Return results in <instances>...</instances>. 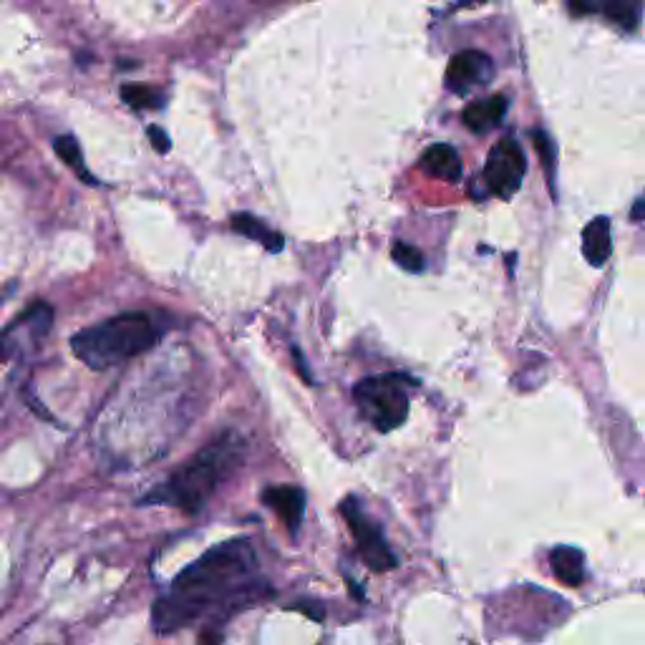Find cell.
<instances>
[{
  "instance_id": "cell-13",
  "label": "cell",
  "mask_w": 645,
  "mask_h": 645,
  "mask_svg": "<svg viewBox=\"0 0 645 645\" xmlns=\"http://www.w3.org/2000/svg\"><path fill=\"white\" fill-rule=\"evenodd\" d=\"M550 565L555 577L567 588H580L585 583V557L575 547L560 545L550 552Z\"/></svg>"
},
{
  "instance_id": "cell-7",
  "label": "cell",
  "mask_w": 645,
  "mask_h": 645,
  "mask_svg": "<svg viewBox=\"0 0 645 645\" xmlns=\"http://www.w3.org/2000/svg\"><path fill=\"white\" fill-rule=\"evenodd\" d=\"M492 76H494L492 58H489L484 51L467 48V51H459L451 56L449 66H446L444 84L446 89L454 91L457 96H467L469 91L489 84Z\"/></svg>"
},
{
  "instance_id": "cell-23",
  "label": "cell",
  "mask_w": 645,
  "mask_h": 645,
  "mask_svg": "<svg viewBox=\"0 0 645 645\" xmlns=\"http://www.w3.org/2000/svg\"><path fill=\"white\" fill-rule=\"evenodd\" d=\"M630 220H635V222L645 220V197L633 205V210H630Z\"/></svg>"
},
{
  "instance_id": "cell-15",
  "label": "cell",
  "mask_w": 645,
  "mask_h": 645,
  "mask_svg": "<svg viewBox=\"0 0 645 645\" xmlns=\"http://www.w3.org/2000/svg\"><path fill=\"white\" fill-rule=\"evenodd\" d=\"M53 152H56L63 162L69 164V167L74 169L86 184H96V177L86 169L84 152H81V144L76 142V137H71V134H66V137H56L53 139Z\"/></svg>"
},
{
  "instance_id": "cell-1",
  "label": "cell",
  "mask_w": 645,
  "mask_h": 645,
  "mask_svg": "<svg viewBox=\"0 0 645 645\" xmlns=\"http://www.w3.org/2000/svg\"><path fill=\"white\" fill-rule=\"evenodd\" d=\"M263 590L250 540H227L174 577L167 593L154 603L152 625L157 635L202 625V643H210V635L220 643L222 625L237 610L255 603Z\"/></svg>"
},
{
  "instance_id": "cell-21",
  "label": "cell",
  "mask_w": 645,
  "mask_h": 645,
  "mask_svg": "<svg viewBox=\"0 0 645 645\" xmlns=\"http://www.w3.org/2000/svg\"><path fill=\"white\" fill-rule=\"evenodd\" d=\"M295 610H303L305 615H308V618H313V620H323V608H320V605H310V603H298V605H293Z\"/></svg>"
},
{
  "instance_id": "cell-16",
  "label": "cell",
  "mask_w": 645,
  "mask_h": 645,
  "mask_svg": "<svg viewBox=\"0 0 645 645\" xmlns=\"http://www.w3.org/2000/svg\"><path fill=\"white\" fill-rule=\"evenodd\" d=\"M595 11L603 13L610 23L620 26L623 31H635L640 23V11L643 8L638 3H625V0H610V3H603V6H595Z\"/></svg>"
},
{
  "instance_id": "cell-17",
  "label": "cell",
  "mask_w": 645,
  "mask_h": 645,
  "mask_svg": "<svg viewBox=\"0 0 645 645\" xmlns=\"http://www.w3.org/2000/svg\"><path fill=\"white\" fill-rule=\"evenodd\" d=\"M121 99L132 106V109H142V111H154L164 106V96L159 94L157 89H152V86H137V84L121 86Z\"/></svg>"
},
{
  "instance_id": "cell-10",
  "label": "cell",
  "mask_w": 645,
  "mask_h": 645,
  "mask_svg": "<svg viewBox=\"0 0 645 645\" xmlns=\"http://www.w3.org/2000/svg\"><path fill=\"white\" fill-rule=\"evenodd\" d=\"M507 111H509L507 96L497 94V96H489V99L469 104L467 109H464L462 121L469 132L487 134V132H492L494 126H497L504 116H507Z\"/></svg>"
},
{
  "instance_id": "cell-14",
  "label": "cell",
  "mask_w": 645,
  "mask_h": 645,
  "mask_svg": "<svg viewBox=\"0 0 645 645\" xmlns=\"http://www.w3.org/2000/svg\"><path fill=\"white\" fill-rule=\"evenodd\" d=\"M230 225H232V230L237 232V235L250 237V240L260 242V245H263L268 252H280L285 247L283 235H280V232H275V230H270V227L265 225L263 220H257L255 215H247V212H237V215H232Z\"/></svg>"
},
{
  "instance_id": "cell-18",
  "label": "cell",
  "mask_w": 645,
  "mask_h": 645,
  "mask_svg": "<svg viewBox=\"0 0 645 645\" xmlns=\"http://www.w3.org/2000/svg\"><path fill=\"white\" fill-rule=\"evenodd\" d=\"M394 260L399 263V268L409 270V273H421L426 268V260L421 255L419 247L409 245V242H394V250H391Z\"/></svg>"
},
{
  "instance_id": "cell-5",
  "label": "cell",
  "mask_w": 645,
  "mask_h": 645,
  "mask_svg": "<svg viewBox=\"0 0 645 645\" xmlns=\"http://www.w3.org/2000/svg\"><path fill=\"white\" fill-rule=\"evenodd\" d=\"M525 172L527 159L520 142L512 137H504L502 142L494 144V149L487 157V164H484V184H487V192L489 195L502 197V200H509V197L522 187Z\"/></svg>"
},
{
  "instance_id": "cell-22",
  "label": "cell",
  "mask_w": 645,
  "mask_h": 645,
  "mask_svg": "<svg viewBox=\"0 0 645 645\" xmlns=\"http://www.w3.org/2000/svg\"><path fill=\"white\" fill-rule=\"evenodd\" d=\"M293 356H295V361H298V371H300V376L305 378V383H308V386H313V376H310L308 373V368H305V361H303V353L298 351V348H293Z\"/></svg>"
},
{
  "instance_id": "cell-3",
  "label": "cell",
  "mask_w": 645,
  "mask_h": 645,
  "mask_svg": "<svg viewBox=\"0 0 645 645\" xmlns=\"http://www.w3.org/2000/svg\"><path fill=\"white\" fill-rule=\"evenodd\" d=\"M162 328L147 313H121L114 318L84 328L71 338V351L91 371H106L124 361L142 356L157 346Z\"/></svg>"
},
{
  "instance_id": "cell-8",
  "label": "cell",
  "mask_w": 645,
  "mask_h": 645,
  "mask_svg": "<svg viewBox=\"0 0 645 645\" xmlns=\"http://www.w3.org/2000/svg\"><path fill=\"white\" fill-rule=\"evenodd\" d=\"M53 310L48 303H36L26 310L23 315H18L6 331L0 333V366L6 361H11L18 351H21L23 336H38L43 338L51 331Z\"/></svg>"
},
{
  "instance_id": "cell-6",
  "label": "cell",
  "mask_w": 645,
  "mask_h": 645,
  "mask_svg": "<svg viewBox=\"0 0 645 645\" xmlns=\"http://www.w3.org/2000/svg\"><path fill=\"white\" fill-rule=\"evenodd\" d=\"M341 512L346 517L348 527H351L353 537H356V547L361 552L363 562H366L371 570L376 572H389L396 567V555L391 552L389 542L383 537L381 527L376 522H371L366 514L358 507V499L348 497L346 502L341 504Z\"/></svg>"
},
{
  "instance_id": "cell-4",
  "label": "cell",
  "mask_w": 645,
  "mask_h": 645,
  "mask_svg": "<svg viewBox=\"0 0 645 645\" xmlns=\"http://www.w3.org/2000/svg\"><path fill=\"white\" fill-rule=\"evenodd\" d=\"M416 386L414 378L399 373L363 378L353 389L358 411L376 426L378 431H394L409 419V389Z\"/></svg>"
},
{
  "instance_id": "cell-11",
  "label": "cell",
  "mask_w": 645,
  "mask_h": 645,
  "mask_svg": "<svg viewBox=\"0 0 645 645\" xmlns=\"http://www.w3.org/2000/svg\"><path fill=\"white\" fill-rule=\"evenodd\" d=\"M583 255L593 268H603L613 255V232L608 217H595L583 230Z\"/></svg>"
},
{
  "instance_id": "cell-12",
  "label": "cell",
  "mask_w": 645,
  "mask_h": 645,
  "mask_svg": "<svg viewBox=\"0 0 645 645\" xmlns=\"http://www.w3.org/2000/svg\"><path fill=\"white\" fill-rule=\"evenodd\" d=\"M419 167L431 177L446 179V182H459L462 179V159L457 149L449 144H434L426 149L419 159Z\"/></svg>"
},
{
  "instance_id": "cell-2",
  "label": "cell",
  "mask_w": 645,
  "mask_h": 645,
  "mask_svg": "<svg viewBox=\"0 0 645 645\" xmlns=\"http://www.w3.org/2000/svg\"><path fill=\"white\" fill-rule=\"evenodd\" d=\"M242 459H245V439L237 431H225L205 449L197 451L177 472L169 474L162 484H157L152 492L144 494L139 504L144 507L164 504L187 514L200 512L217 487L240 467Z\"/></svg>"
},
{
  "instance_id": "cell-19",
  "label": "cell",
  "mask_w": 645,
  "mask_h": 645,
  "mask_svg": "<svg viewBox=\"0 0 645 645\" xmlns=\"http://www.w3.org/2000/svg\"><path fill=\"white\" fill-rule=\"evenodd\" d=\"M532 137H535V147H537V152H540L542 167H545L547 179H550V182H552V162H555V144L550 142V137H547L545 132H535V134H532Z\"/></svg>"
},
{
  "instance_id": "cell-20",
  "label": "cell",
  "mask_w": 645,
  "mask_h": 645,
  "mask_svg": "<svg viewBox=\"0 0 645 645\" xmlns=\"http://www.w3.org/2000/svg\"><path fill=\"white\" fill-rule=\"evenodd\" d=\"M149 139H152V147L157 149L159 154H167L172 149V142H169V134L164 132L162 126H149L147 129Z\"/></svg>"
},
{
  "instance_id": "cell-9",
  "label": "cell",
  "mask_w": 645,
  "mask_h": 645,
  "mask_svg": "<svg viewBox=\"0 0 645 645\" xmlns=\"http://www.w3.org/2000/svg\"><path fill=\"white\" fill-rule=\"evenodd\" d=\"M263 502L278 514L283 525L288 527L290 532H298L300 525H303V514H305V492L298 487H290V484H280V487H268L263 492Z\"/></svg>"
}]
</instances>
